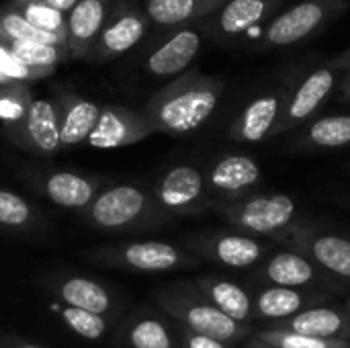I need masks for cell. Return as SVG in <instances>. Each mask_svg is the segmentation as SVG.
<instances>
[{"label":"cell","instance_id":"41","mask_svg":"<svg viewBox=\"0 0 350 348\" xmlns=\"http://www.w3.org/2000/svg\"><path fill=\"white\" fill-rule=\"evenodd\" d=\"M246 348H275V347H271L269 343H265V340H260V338H256V336H254V340H252V343H250Z\"/></svg>","mask_w":350,"mask_h":348},{"label":"cell","instance_id":"27","mask_svg":"<svg viewBox=\"0 0 350 348\" xmlns=\"http://www.w3.org/2000/svg\"><path fill=\"white\" fill-rule=\"evenodd\" d=\"M228 0H146V16L158 27H191L209 18Z\"/></svg>","mask_w":350,"mask_h":348},{"label":"cell","instance_id":"21","mask_svg":"<svg viewBox=\"0 0 350 348\" xmlns=\"http://www.w3.org/2000/svg\"><path fill=\"white\" fill-rule=\"evenodd\" d=\"M111 0H78L66 14V45L74 59L88 57L109 16Z\"/></svg>","mask_w":350,"mask_h":348},{"label":"cell","instance_id":"37","mask_svg":"<svg viewBox=\"0 0 350 348\" xmlns=\"http://www.w3.org/2000/svg\"><path fill=\"white\" fill-rule=\"evenodd\" d=\"M0 348H45L37 343H31V340H25L16 334H8V332H2L0 334Z\"/></svg>","mask_w":350,"mask_h":348},{"label":"cell","instance_id":"30","mask_svg":"<svg viewBox=\"0 0 350 348\" xmlns=\"http://www.w3.org/2000/svg\"><path fill=\"white\" fill-rule=\"evenodd\" d=\"M41 213L23 195L0 187V230L31 232L41 224Z\"/></svg>","mask_w":350,"mask_h":348},{"label":"cell","instance_id":"38","mask_svg":"<svg viewBox=\"0 0 350 348\" xmlns=\"http://www.w3.org/2000/svg\"><path fill=\"white\" fill-rule=\"evenodd\" d=\"M330 64H332V66H334V68H336L340 74H342V72H349L350 70V45L347 47V49H345V51H342V53H338V55H336V57H334Z\"/></svg>","mask_w":350,"mask_h":348},{"label":"cell","instance_id":"32","mask_svg":"<svg viewBox=\"0 0 350 348\" xmlns=\"http://www.w3.org/2000/svg\"><path fill=\"white\" fill-rule=\"evenodd\" d=\"M55 316L70 332H74L76 336L90 340V343L103 340L111 332V318H105V316H98V314L86 312V310L55 304Z\"/></svg>","mask_w":350,"mask_h":348},{"label":"cell","instance_id":"3","mask_svg":"<svg viewBox=\"0 0 350 348\" xmlns=\"http://www.w3.org/2000/svg\"><path fill=\"white\" fill-rule=\"evenodd\" d=\"M156 310H160L176 328L211 336L226 345H238L252 334L250 326L238 324L215 306H211L201 291L189 283H174L154 291L152 295Z\"/></svg>","mask_w":350,"mask_h":348},{"label":"cell","instance_id":"28","mask_svg":"<svg viewBox=\"0 0 350 348\" xmlns=\"http://www.w3.org/2000/svg\"><path fill=\"white\" fill-rule=\"evenodd\" d=\"M31 103H33V94L25 82H12L0 86V123L4 127L6 137L14 146H18Z\"/></svg>","mask_w":350,"mask_h":348},{"label":"cell","instance_id":"10","mask_svg":"<svg viewBox=\"0 0 350 348\" xmlns=\"http://www.w3.org/2000/svg\"><path fill=\"white\" fill-rule=\"evenodd\" d=\"M203 174L211 207L254 193V189L262 180L258 162L246 154H224L215 158Z\"/></svg>","mask_w":350,"mask_h":348},{"label":"cell","instance_id":"22","mask_svg":"<svg viewBox=\"0 0 350 348\" xmlns=\"http://www.w3.org/2000/svg\"><path fill=\"white\" fill-rule=\"evenodd\" d=\"M16 148L43 158L55 156L62 150L59 121L53 98H33Z\"/></svg>","mask_w":350,"mask_h":348},{"label":"cell","instance_id":"42","mask_svg":"<svg viewBox=\"0 0 350 348\" xmlns=\"http://www.w3.org/2000/svg\"><path fill=\"white\" fill-rule=\"evenodd\" d=\"M345 312H347V316H349V320H350V297H349V302H347V308H345Z\"/></svg>","mask_w":350,"mask_h":348},{"label":"cell","instance_id":"9","mask_svg":"<svg viewBox=\"0 0 350 348\" xmlns=\"http://www.w3.org/2000/svg\"><path fill=\"white\" fill-rule=\"evenodd\" d=\"M277 240L308 256L330 279L350 283V240L338 234H324L312 228L293 226Z\"/></svg>","mask_w":350,"mask_h":348},{"label":"cell","instance_id":"16","mask_svg":"<svg viewBox=\"0 0 350 348\" xmlns=\"http://www.w3.org/2000/svg\"><path fill=\"white\" fill-rule=\"evenodd\" d=\"M119 348H180L174 324L152 308H137L117 326Z\"/></svg>","mask_w":350,"mask_h":348},{"label":"cell","instance_id":"15","mask_svg":"<svg viewBox=\"0 0 350 348\" xmlns=\"http://www.w3.org/2000/svg\"><path fill=\"white\" fill-rule=\"evenodd\" d=\"M45 287L57 304L86 310L111 320L117 314V299L100 281L92 277L76 273H55L45 281Z\"/></svg>","mask_w":350,"mask_h":348},{"label":"cell","instance_id":"2","mask_svg":"<svg viewBox=\"0 0 350 348\" xmlns=\"http://www.w3.org/2000/svg\"><path fill=\"white\" fill-rule=\"evenodd\" d=\"M80 215L92 230L113 236L142 234L170 224V217L158 207L152 189L135 183L105 185Z\"/></svg>","mask_w":350,"mask_h":348},{"label":"cell","instance_id":"11","mask_svg":"<svg viewBox=\"0 0 350 348\" xmlns=\"http://www.w3.org/2000/svg\"><path fill=\"white\" fill-rule=\"evenodd\" d=\"M187 250L228 269H250L265 258L269 246L242 232H213L189 238Z\"/></svg>","mask_w":350,"mask_h":348},{"label":"cell","instance_id":"35","mask_svg":"<svg viewBox=\"0 0 350 348\" xmlns=\"http://www.w3.org/2000/svg\"><path fill=\"white\" fill-rule=\"evenodd\" d=\"M0 74L8 80V82H25V80H33L39 78L33 70H29L27 66H23L16 55L10 51V47L0 39Z\"/></svg>","mask_w":350,"mask_h":348},{"label":"cell","instance_id":"17","mask_svg":"<svg viewBox=\"0 0 350 348\" xmlns=\"http://www.w3.org/2000/svg\"><path fill=\"white\" fill-rule=\"evenodd\" d=\"M148 25L150 21L146 12L133 6H125V8L119 6V8L109 10L105 27L88 57L94 62H105V59H111L129 51L144 39Z\"/></svg>","mask_w":350,"mask_h":348},{"label":"cell","instance_id":"4","mask_svg":"<svg viewBox=\"0 0 350 348\" xmlns=\"http://www.w3.org/2000/svg\"><path fill=\"white\" fill-rule=\"evenodd\" d=\"M84 258L107 269H119L127 273H172L193 269L201 263L187 248L164 240H127L109 242L84 252Z\"/></svg>","mask_w":350,"mask_h":348},{"label":"cell","instance_id":"1","mask_svg":"<svg viewBox=\"0 0 350 348\" xmlns=\"http://www.w3.org/2000/svg\"><path fill=\"white\" fill-rule=\"evenodd\" d=\"M226 84L217 76L185 72L160 88L144 107V117L156 133L189 135L215 113Z\"/></svg>","mask_w":350,"mask_h":348},{"label":"cell","instance_id":"20","mask_svg":"<svg viewBox=\"0 0 350 348\" xmlns=\"http://www.w3.org/2000/svg\"><path fill=\"white\" fill-rule=\"evenodd\" d=\"M203 43V35L199 29L183 27L176 29L162 45H158L146 59V72L156 78H170L183 74L191 62L197 57Z\"/></svg>","mask_w":350,"mask_h":348},{"label":"cell","instance_id":"18","mask_svg":"<svg viewBox=\"0 0 350 348\" xmlns=\"http://www.w3.org/2000/svg\"><path fill=\"white\" fill-rule=\"evenodd\" d=\"M33 185L53 205L62 209L80 211V213L94 201L98 191L105 187L103 176L80 174V172H70V170L41 172L33 180Z\"/></svg>","mask_w":350,"mask_h":348},{"label":"cell","instance_id":"7","mask_svg":"<svg viewBox=\"0 0 350 348\" xmlns=\"http://www.w3.org/2000/svg\"><path fill=\"white\" fill-rule=\"evenodd\" d=\"M152 195L170 219L193 217L213 209L205 189V174L195 164H176L168 168L156 180Z\"/></svg>","mask_w":350,"mask_h":348},{"label":"cell","instance_id":"29","mask_svg":"<svg viewBox=\"0 0 350 348\" xmlns=\"http://www.w3.org/2000/svg\"><path fill=\"white\" fill-rule=\"evenodd\" d=\"M304 144L318 150H340L350 146V115H326L314 119L304 131Z\"/></svg>","mask_w":350,"mask_h":348},{"label":"cell","instance_id":"12","mask_svg":"<svg viewBox=\"0 0 350 348\" xmlns=\"http://www.w3.org/2000/svg\"><path fill=\"white\" fill-rule=\"evenodd\" d=\"M283 4L285 0H228L209 16L205 31L217 41H236L262 23H269L279 14Z\"/></svg>","mask_w":350,"mask_h":348},{"label":"cell","instance_id":"13","mask_svg":"<svg viewBox=\"0 0 350 348\" xmlns=\"http://www.w3.org/2000/svg\"><path fill=\"white\" fill-rule=\"evenodd\" d=\"M287 92L289 84H279L244 105L230 125V139L240 144H258L267 137H273L287 101Z\"/></svg>","mask_w":350,"mask_h":348},{"label":"cell","instance_id":"31","mask_svg":"<svg viewBox=\"0 0 350 348\" xmlns=\"http://www.w3.org/2000/svg\"><path fill=\"white\" fill-rule=\"evenodd\" d=\"M6 45L16 55V59L29 70H33L39 78L47 76L59 62L70 57L68 49L55 47V45H43V43H31V41H10Z\"/></svg>","mask_w":350,"mask_h":348},{"label":"cell","instance_id":"14","mask_svg":"<svg viewBox=\"0 0 350 348\" xmlns=\"http://www.w3.org/2000/svg\"><path fill=\"white\" fill-rule=\"evenodd\" d=\"M152 135H156V131L142 111H131L121 105H103L100 117L86 144L98 150H117L144 142Z\"/></svg>","mask_w":350,"mask_h":348},{"label":"cell","instance_id":"34","mask_svg":"<svg viewBox=\"0 0 350 348\" xmlns=\"http://www.w3.org/2000/svg\"><path fill=\"white\" fill-rule=\"evenodd\" d=\"M256 338L269 343L275 348H350V340L314 338V336H304L287 330H271V328L260 330Z\"/></svg>","mask_w":350,"mask_h":348},{"label":"cell","instance_id":"23","mask_svg":"<svg viewBox=\"0 0 350 348\" xmlns=\"http://www.w3.org/2000/svg\"><path fill=\"white\" fill-rule=\"evenodd\" d=\"M59 121V146L62 150L76 148L92 133L103 105L82 98L72 92H62L53 98Z\"/></svg>","mask_w":350,"mask_h":348},{"label":"cell","instance_id":"6","mask_svg":"<svg viewBox=\"0 0 350 348\" xmlns=\"http://www.w3.org/2000/svg\"><path fill=\"white\" fill-rule=\"evenodd\" d=\"M232 228L248 236H273L289 232L297 219V205L285 193H250L242 199L213 207Z\"/></svg>","mask_w":350,"mask_h":348},{"label":"cell","instance_id":"24","mask_svg":"<svg viewBox=\"0 0 350 348\" xmlns=\"http://www.w3.org/2000/svg\"><path fill=\"white\" fill-rule=\"evenodd\" d=\"M271 330H287L314 338H330V340H350V320L345 310L314 306L308 308L287 320L275 322L269 326Z\"/></svg>","mask_w":350,"mask_h":348},{"label":"cell","instance_id":"36","mask_svg":"<svg viewBox=\"0 0 350 348\" xmlns=\"http://www.w3.org/2000/svg\"><path fill=\"white\" fill-rule=\"evenodd\" d=\"M176 334H178L180 348H230V345H226L221 340H215V338L203 336V334H195V332H189L183 328H176Z\"/></svg>","mask_w":350,"mask_h":348},{"label":"cell","instance_id":"26","mask_svg":"<svg viewBox=\"0 0 350 348\" xmlns=\"http://www.w3.org/2000/svg\"><path fill=\"white\" fill-rule=\"evenodd\" d=\"M326 295L310 289H289V287H265L256 293L254 318L260 320H287L308 308L322 306Z\"/></svg>","mask_w":350,"mask_h":348},{"label":"cell","instance_id":"39","mask_svg":"<svg viewBox=\"0 0 350 348\" xmlns=\"http://www.w3.org/2000/svg\"><path fill=\"white\" fill-rule=\"evenodd\" d=\"M338 96L342 103H350V70L342 72L340 82H338Z\"/></svg>","mask_w":350,"mask_h":348},{"label":"cell","instance_id":"25","mask_svg":"<svg viewBox=\"0 0 350 348\" xmlns=\"http://www.w3.org/2000/svg\"><path fill=\"white\" fill-rule=\"evenodd\" d=\"M195 287L221 314H226L228 318H232L238 324L250 326V322L254 318V302H252V295L240 283L211 273V275L197 277Z\"/></svg>","mask_w":350,"mask_h":348},{"label":"cell","instance_id":"33","mask_svg":"<svg viewBox=\"0 0 350 348\" xmlns=\"http://www.w3.org/2000/svg\"><path fill=\"white\" fill-rule=\"evenodd\" d=\"M33 27H37L43 33H49L57 39H62L66 43V14L43 4L41 0H12L10 2ZM68 47V45H66Z\"/></svg>","mask_w":350,"mask_h":348},{"label":"cell","instance_id":"5","mask_svg":"<svg viewBox=\"0 0 350 348\" xmlns=\"http://www.w3.org/2000/svg\"><path fill=\"white\" fill-rule=\"evenodd\" d=\"M349 8L350 0H301L267 23L256 49L267 51L299 45L324 31Z\"/></svg>","mask_w":350,"mask_h":348},{"label":"cell","instance_id":"8","mask_svg":"<svg viewBox=\"0 0 350 348\" xmlns=\"http://www.w3.org/2000/svg\"><path fill=\"white\" fill-rule=\"evenodd\" d=\"M340 76L342 74L328 62L308 72L297 84H289L287 101H285L279 125L275 129V135L287 133L308 123L324 107L330 94L336 90Z\"/></svg>","mask_w":350,"mask_h":348},{"label":"cell","instance_id":"40","mask_svg":"<svg viewBox=\"0 0 350 348\" xmlns=\"http://www.w3.org/2000/svg\"><path fill=\"white\" fill-rule=\"evenodd\" d=\"M41 2L51 6V8H55V10H59V12H64V14H68L76 6L78 0H41Z\"/></svg>","mask_w":350,"mask_h":348},{"label":"cell","instance_id":"19","mask_svg":"<svg viewBox=\"0 0 350 348\" xmlns=\"http://www.w3.org/2000/svg\"><path fill=\"white\" fill-rule=\"evenodd\" d=\"M258 279L267 287H289V289H308V287H334V281L322 273L308 256L285 250L271 254L258 271Z\"/></svg>","mask_w":350,"mask_h":348}]
</instances>
